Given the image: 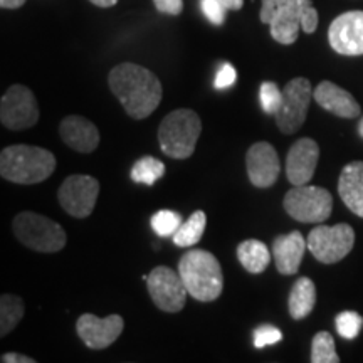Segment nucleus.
Here are the masks:
<instances>
[{"mask_svg": "<svg viewBox=\"0 0 363 363\" xmlns=\"http://www.w3.org/2000/svg\"><path fill=\"white\" fill-rule=\"evenodd\" d=\"M111 93L120 99L126 115L133 120H145L162 101V83L147 67L135 62H121L108 76Z\"/></svg>", "mask_w": 363, "mask_h": 363, "instance_id": "f257e3e1", "label": "nucleus"}, {"mask_svg": "<svg viewBox=\"0 0 363 363\" xmlns=\"http://www.w3.org/2000/svg\"><path fill=\"white\" fill-rule=\"evenodd\" d=\"M56 165V157L40 147L12 145L0 153V175L13 184H40L54 174Z\"/></svg>", "mask_w": 363, "mask_h": 363, "instance_id": "f03ea898", "label": "nucleus"}, {"mask_svg": "<svg viewBox=\"0 0 363 363\" xmlns=\"http://www.w3.org/2000/svg\"><path fill=\"white\" fill-rule=\"evenodd\" d=\"M179 274L190 296L197 301H216L224 289V274L217 257L203 249H190L179 261Z\"/></svg>", "mask_w": 363, "mask_h": 363, "instance_id": "7ed1b4c3", "label": "nucleus"}, {"mask_svg": "<svg viewBox=\"0 0 363 363\" xmlns=\"http://www.w3.org/2000/svg\"><path fill=\"white\" fill-rule=\"evenodd\" d=\"M202 131V121L192 110H175L167 115L158 126V142L162 152L175 160H185L195 152Z\"/></svg>", "mask_w": 363, "mask_h": 363, "instance_id": "20e7f679", "label": "nucleus"}, {"mask_svg": "<svg viewBox=\"0 0 363 363\" xmlns=\"http://www.w3.org/2000/svg\"><path fill=\"white\" fill-rule=\"evenodd\" d=\"M17 240L35 252H59L66 246V233L57 222L35 212H21L12 222Z\"/></svg>", "mask_w": 363, "mask_h": 363, "instance_id": "39448f33", "label": "nucleus"}, {"mask_svg": "<svg viewBox=\"0 0 363 363\" xmlns=\"http://www.w3.org/2000/svg\"><path fill=\"white\" fill-rule=\"evenodd\" d=\"M284 211L303 224H320L331 216L333 197L328 190L315 185H294L284 195Z\"/></svg>", "mask_w": 363, "mask_h": 363, "instance_id": "423d86ee", "label": "nucleus"}, {"mask_svg": "<svg viewBox=\"0 0 363 363\" xmlns=\"http://www.w3.org/2000/svg\"><path fill=\"white\" fill-rule=\"evenodd\" d=\"M308 251L323 264H337L352 252L355 244V230L348 224H318L308 234Z\"/></svg>", "mask_w": 363, "mask_h": 363, "instance_id": "0eeeda50", "label": "nucleus"}, {"mask_svg": "<svg viewBox=\"0 0 363 363\" xmlns=\"http://www.w3.org/2000/svg\"><path fill=\"white\" fill-rule=\"evenodd\" d=\"M311 83L306 78H294L283 88V103L276 113V125L281 133L293 135L305 125L313 98Z\"/></svg>", "mask_w": 363, "mask_h": 363, "instance_id": "6e6552de", "label": "nucleus"}, {"mask_svg": "<svg viewBox=\"0 0 363 363\" xmlns=\"http://www.w3.org/2000/svg\"><path fill=\"white\" fill-rule=\"evenodd\" d=\"M0 121L13 131L33 128L39 121V106L33 91L22 84L11 86L0 101Z\"/></svg>", "mask_w": 363, "mask_h": 363, "instance_id": "1a4fd4ad", "label": "nucleus"}, {"mask_svg": "<svg viewBox=\"0 0 363 363\" xmlns=\"http://www.w3.org/2000/svg\"><path fill=\"white\" fill-rule=\"evenodd\" d=\"M150 298L158 310L165 313H179L187 303V288L179 272L167 266H158L147 276Z\"/></svg>", "mask_w": 363, "mask_h": 363, "instance_id": "9d476101", "label": "nucleus"}, {"mask_svg": "<svg viewBox=\"0 0 363 363\" xmlns=\"http://www.w3.org/2000/svg\"><path fill=\"white\" fill-rule=\"evenodd\" d=\"M99 195V182L89 175H71L57 192L61 207L76 219L93 214Z\"/></svg>", "mask_w": 363, "mask_h": 363, "instance_id": "9b49d317", "label": "nucleus"}, {"mask_svg": "<svg viewBox=\"0 0 363 363\" xmlns=\"http://www.w3.org/2000/svg\"><path fill=\"white\" fill-rule=\"evenodd\" d=\"M328 40L342 56H363V11H350L330 24Z\"/></svg>", "mask_w": 363, "mask_h": 363, "instance_id": "f8f14e48", "label": "nucleus"}, {"mask_svg": "<svg viewBox=\"0 0 363 363\" xmlns=\"http://www.w3.org/2000/svg\"><path fill=\"white\" fill-rule=\"evenodd\" d=\"M123 328L125 321L120 315L99 318L91 313H84L76 323L78 337L83 340L86 347L93 348V350H104L111 343H115Z\"/></svg>", "mask_w": 363, "mask_h": 363, "instance_id": "ddd939ff", "label": "nucleus"}, {"mask_svg": "<svg viewBox=\"0 0 363 363\" xmlns=\"http://www.w3.org/2000/svg\"><path fill=\"white\" fill-rule=\"evenodd\" d=\"M246 167L249 182L257 189H267L276 184L281 172L278 152L267 142H257L247 150Z\"/></svg>", "mask_w": 363, "mask_h": 363, "instance_id": "4468645a", "label": "nucleus"}, {"mask_svg": "<svg viewBox=\"0 0 363 363\" xmlns=\"http://www.w3.org/2000/svg\"><path fill=\"white\" fill-rule=\"evenodd\" d=\"M318 160H320V147L315 140H298L286 157V177L293 185H306L315 175Z\"/></svg>", "mask_w": 363, "mask_h": 363, "instance_id": "2eb2a0df", "label": "nucleus"}, {"mask_svg": "<svg viewBox=\"0 0 363 363\" xmlns=\"http://www.w3.org/2000/svg\"><path fill=\"white\" fill-rule=\"evenodd\" d=\"M306 249L308 240L303 238L299 230L278 235L272 242V257H274L276 269L283 276L296 274Z\"/></svg>", "mask_w": 363, "mask_h": 363, "instance_id": "dca6fc26", "label": "nucleus"}, {"mask_svg": "<svg viewBox=\"0 0 363 363\" xmlns=\"http://www.w3.org/2000/svg\"><path fill=\"white\" fill-rule=\"evenodd\" d=\"M62 142L79 153H91L99 145V131L93 121L79 115L66 116L59 126Z\"/></svg>", "mask_w": 363, "mask_h": 363, "instance_id": "f3484780", "label": "nucleus"}, {"mask_svg": "<svg viewBox=\"0 0 363 363\" xmlns=\"http://www.w3.org/2000/svg\"><path fill=\"white\" fill-rule=\"evenodd\" d=\"M313 98L326 111L333 113L340 118H357L360 115V104L347 89L340 88L331 81H323L313 91Z\"/></svg>", "mask_w": 363, "mask_h": 363, "instance_id": "a211bd4d", "label": "nucleus"}, {"mask_svg": "<svg viewBox=\"0 0 363 363\" xmlns=\"http://www.w3.org/2000/svg\"><path fill=\"white\" fill-rule=\"evenodd\" d=\"M338 194L353 214L363 217V162L343 167L338 180Z\"/></svg>", "mask_w": 363, "mask_h": 363, "instance_id": "6ab92c4d", "label": "nucleus"}, {"mask_svg": "<svg viewBox=\"0 0 363 363\" xmlns=\"http://www.w3.org/2000/svg\"><path fill=\"white\" fill-rule=\"evenodd\" d=\"M308 2H310V0L298 4V6L279 9V11L272 16V19L267 26L271 27V38L274 39L276 43L283 45L296 43L299 30H301V12L303 7H305Z\"/></svg>", "mask_w": 363, "mask_h": 363, "instance_id": "aec40b11", "label": "nucleus"}, {"mask_svg": "<svg viewBox=\"0 0 363 363\" xmlns=\"http://www.w3.org/2000/svg\"><path fill=\"white\" fill-rule=\"evenodd\" d=\"M316 305V286L310 278H299L288 298V310L294 320H303Z\"/></svg>", "mask_w": 363, "mask_h": 363, "instance_id": "412c9836", "label": "nucleus"}, {"mask_svg": "<svg viewBox=\"0 0 363 363\" xmlns=\"http://www.w3.org/2000/svg\"><path fill=\"white\" fill-rule=\"evenodd\" d=\"M238 257L244 269L251 274H261L269 266L272 252L264 242L257 239H247L238 246Z\"/></svg>", "mask_w": 363, "mask_h": 363, "instance_id": "4be33fe9", "label": "nucleus"}, {"mask_svg": "<svg viewBox=\"0 0 363 363\" xmlns=\"http://www.w3.org/2000/svg\"><path fill=\"white\" fill-rule=\"evenodd\" d=\"M207 216L203 211H195L187 220L182 222L179 230L174 234V242L179 247H192L202 239L206 230Z\"/></svg>", "mask_w": 363, "mask_h": 363, "instance_id": "5701e85b", "label": "nucleus"}, {"mask_svg": "<svg viewBox=\"0 0 363 363\" xmlns=\"http://www.w3.org/2000/svg\"><path fill=\"white\" fill-rule=\"evenodd\" d=\"M24 316V301L13 294H2L0 298V337H7Z\"/></svg>", "mask_w": 363, "mask_h": 363, "instance_id": "b1692460", "label": "nucleus"}, {"mask_svg": "<svg viewBox=\"0 0 363 363\" xmlns=\"http://www.w3.org/2000/svg\"><path fill=\"white\" fill-rule=\"evenodd\" d=\"M163 174H165V165L160 160L153 157H143L135 163L130 175L135 184L153 185L158 179H162Z\"/></svg>", "mask_w": 363, "mask_h": 363, "instance_id": "393cba45", "label": "nucleus"}, {"mask_svg": "<svg viewBox=\"0 0 363 363\" xmlns=\"http://www.w3.org/2000/svg\"><path fill=\"white\" fill-rule=\"evenodd\" d=\"M313 363H338L340 357L335 350V340L328 331H320L313 337L311 343Z\"/></svg>", "mask_w": 363, "mask_h": 363, "instance_id": "a878e982", "label": "nucleus"}, {"mask_svg": "<svg viewBox=\"0 0 363 363\" xmlns=\"http://www.w3.org/2000/svg\"><path fill=\"white\" fill-rule=\"evenodd\" d=\"M182 225V216L177 214L174 211H160L152 217V227L153 230L160 235V238H169L179 230Z\"/></svg>", "mask_w": 363, "mask_h": 363, "instance_id": "bb28decb", "label": "nucleus"}, {"mask_svg": "<svg viewBox=\"0 0 363 363\" xmlns=\"http://www.w3.org/2000/svg\"><path fill=\"white\" fill-rule=\"evenodd\" d=\"M261 108L264 110L266 115H274L279 111L281 103H283V89L272 81H264L259 89Z\"/></svg>", "mask_w": 363, "mask_h": 363, "instance_id": "cd10ccee", "label": "nucleus"}, {"mask_svg": "<svg viewBox=\"0 0 363 363\" xmlns=\"http://www.w3.org/2000/svg\"><path fill=\"white\" fill-rule=\"evenodd\" d=\"M335 325H337L340 337L345 340H355L360 335L363 318L355 311H343L337 316Z\"/></svg>", "mask_w": 363, "mask_h": 363, "instance_id": "c85d7f7f", "label": "nucleus"}, {"mask_svg": "<svg viewBox=\"0 0 363 363\" xmlns=\"http://www.w3.org/2000/svg\"><path fill=\"white\" fill-rule=\"evenodd\" d=\"M281 338H283V333H281L279 328H276V326L272 325H262L254 331V347H269V345H276L281 342Z\"/></svg>", "mask_w": 363, "mask_h": 363, "instance_id": "c756f323", "label": "nucleus"}, {"mask_svg": "<svg viewBox=\"0 0 363 363\" xmlns=\"http://www.w3.org/2000/svg\"><path fill=\"white\" fill-rule=\"evenodd\" d=\"M303 2H306V0H262L259 19L262 24H269L272 16H274L279 9L298 6V4H303Z\"/></svg>", "mask_w": 363, "mask_h": 363, "instance_id": "7c9ffc66", "label": "nucleus"}, {"mask_svg": "<svg viewBox=\"0 0 363 363\" xmlns=\"http://www.w3.org/2000/svg\"><path fill=\"white\" fill-rule=\"evenodd\" d=\"M201 9L208 22L214 26H222L225 22V11L219 0H201Z\"/></svg>", "mask_w": 363, "mask_h": 363, "instance_id": "2f4dec72", "label": "nucleus"}, {"mask_svg": "<svg viewBox=\"0 0 363 363\" xmlns=\"http://www.w3.org/2000/svg\"><path fill=\"white\" fill-rule=\"evenodd\" d=\"M235 81H238V71H235L229 62H225V65L219 69V72H217L214 86L216 89H225L229 88V86H233Z\"/></svg>", "mask_w": 363, "mask_h": 363, "instance_id": "473e14b6", "label": "nucleus"}, {"mask_svg": "<svg viewBox=\"0 0 363 363\" xmlns=\"http://www.w3.org/2000/svg\"><path fill=\"white\" fill-rule=\"evenodd\" d=\"M318 27V11L313 6V2L306 4L305 7H303V12H301V29L305 30L306 34H313L316 30Z\"/></svg>", "mask_w": 363, "mask_h": 363, "instance_id": "72a5a7b5", "label": "nucleus"}, {"mask_svg": "<svg viewBox=\"0 0 363 363\" xmlns=\"http://www.w3.org/2000/svg\"><path fill=\"white\" fill-rule=\"evenodd\" d=\"M157 11L169 16H180L184 11V0H153Z\"/></svg>", "mask_w": 363, "mask_h": 363, "instance_id": "f704fd0d", "label": "nucleus"}, {"mask_svg": "<svg viewBox=\"0 0 363 363\" xmlns=\"http://www.w3.org/2000/svg\"><path fill=\"white\" fill-rule=\"evenodd\" d=\"M2 362L4 363H34L35 360L30 357L21 355V353H6V355L2 357Z\"/></svg>", "mask_w": 363, "mask_h": 363, "instance_id": "c9c22d12", "label": "nucleus"}, {"mask_svg": "<svg viewBox=\"0 0 363 363\" xmlns=\"http://www.w3.org/2000/svg\"><path fill=\"white\" fill-rule=\"evenodd\" d=\"M227 11H240L244 6V0H219Z\"/></svg>", "mask_w": 363, "mask_h": 363, "instance_id": "e433bc0d", "label": "nucleus"}, {"mask_svg": "<svg viewBox=\"0 0 363 363\" xmlns=\"http://www.w3.org/2000/svg\"><path fill=\"white\" fill-rule=\"evenodd\" d=\"M26 4V0H0L2 9H19Z\"/></svg>", "mask_w": 363, "mask_h": 363, "instance_id": "4c0bfd02", "label": "nucleus"}, {"mask_svg": "<svg viewBox=\"0 0 363 363\" xmlns=\"http://www.w3.org/2000/svg\"><path fill=\"white\" fill-rule=\"evenodd\" d=\"M91 4H94L96 7H101V9H108V7H113L116 6L118 0H89Z\"/></svg>", "mask_w": 363, "mask_h": 363, "instance_id": "58836bf2", "label": "nucleus"}, {"mask_svg": "<svg viewBox=\"0 0 363 363\" xmlns=\"http://www.w3.org/2000/svg\"><path fill=\"white\" fill-rule=\"evenodd\" d=\"M358 133H360V136L363 138V118H362L360 125H358Z\"/></svg>", "mask_w": 363, "mask_h": 363, "instance_id": "ea45409f", "label": "nucleus"}]
</instances>
